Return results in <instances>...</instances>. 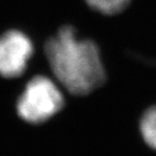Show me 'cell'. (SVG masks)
<instances>
[{
  "label": "cell",
  "mask_w": 156,
  "mask_h": 156,
  "mask_svg": "<svg viewBox=\"0 0 156 156\" xmlns=\"http://www.w3.org/2000/svg\"><path fill=\"white\" fill-rule=\"evenodd\" d=\"M44 55L54 80L74 97L90 94L106 80L98 46L90 39L77 38L72 25H64L47 40Z\"/></svg>",
  "instance_id": "6da1fadb"
},
{
  "label": "cell",
  "mask_w": 156,
  "mask_h": 156,
  "mask_svg": "<svg viewBox=\"0 0 156 156\" xmlns=\"http://www.w3.org/2000/svg\"><path fill=\"white\" fill-rule=\"evenodd\" d=\"M65 97L53 78L35 75L25 83L15 101V113L29 126H41L52 122L64 110Z\"/></svg>",
  "instance_id": "7a4b0ae2"
},
{
  "label": "cell",
  "mask_w": 156,
  "mask_h": 156,
  "mask_svg": "<svg viewBox=\"0 0 156 156\" xmlns=\"http://www.w3.org/2000/svg\"><path fill=\"white\" fill-rule=\"evenodd\" d=\"M34 54V44L25 33L9 29L0 35V76L19 78L26 72Z\"/></svg>",
  "instance_id": "3957f363"
},
{
  "label": "cell",
  "mask_w": 156,
  "mask_h": 156,
  "mask_svg": "<svg viewBox=\"0 0 156 156\" xmlns=\"http://www.w3.org/2000/svg\"><path fill=\"white\" fill-rule=\"evenodd\" d=\"M139 134L143 143L156 153V103L150 105L140 116Z\"/></svg>",
  "instance_id": "277c9868"
},
{
  "label": "cell",
  "mask_w": 156,
  "mask_h": 156,
  "mask_svg": "<svg viewBox=\"0 0 156 156\" xmlns=\"http://www.w3.org/2000/svg\"><path fill=\"white\" fill-rule=\"evenodd\" d=\"M90 9L104 15H115L122 13L128 8L130 0H85Z\"/></svg>",
  "instance_id": "5b68a950"
}]
</instances>
